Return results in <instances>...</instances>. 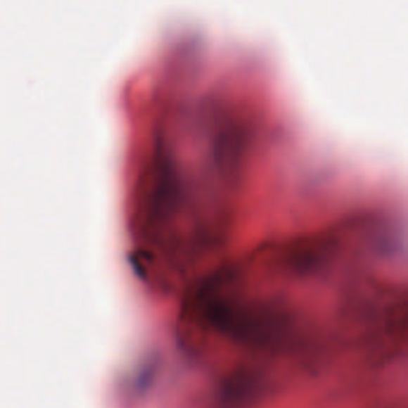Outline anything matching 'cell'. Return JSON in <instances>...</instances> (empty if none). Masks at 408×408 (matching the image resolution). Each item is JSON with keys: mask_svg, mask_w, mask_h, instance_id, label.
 <instances>
[{"mask_svg": "<svg viewBox=\"0 0 408 408\" xmlns=\"http://www.w3.org/2000/svg\"><path fill=\"white\" fill-rule=\"evenodd\" d=\"M388 261L355 241L331 238L230 262L186 293L181 338L196 359L231 382L276 366H314L380 331L370 312ZM324 363V362H322Z\"/></svg>", "mask_w": 408, "mask_h": 408, "instance_id": "obj_1", "label": "cell"}]
</instances>
